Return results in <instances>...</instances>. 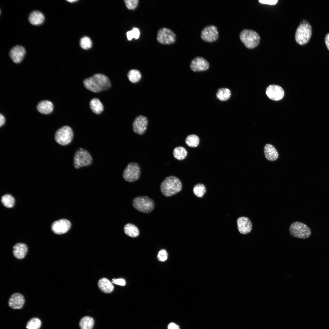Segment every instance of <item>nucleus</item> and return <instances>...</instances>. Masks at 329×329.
Masks as SVG:
<instances>
[{"instance_id":"nucleus-1","label":"nucleus","mask_w":329,"mask_h":329,"mask_svg":"<svg viewBox=\"0 0 329 329\" xmlns=\"http://www.w3.org/2000/svg\"><path fill=\"white\" fill-rule=\"evenodd\" d=\"M83 84L87 89L94 93L106 90L111 86L109 78L105 75L97 73L85 79Z\"/></svg>"},{"instance_id":"nucleus-2","label":"nucleus","mask_w":329,"mask_h":329,"mask_svg":"<svg viewBox=\"0 0 329 329\" xmlns=\"http://www.w3.org/2000/svg\"><path fill=\"white\" fill-rule=\"evenodd\" d=\"M182 183L177 177L174 176L166 177L160 185V190L166 196H170L176 194L181 190Z\"/></svg>"},{"instance_id":"nucleus-3","label":"nucleus","mask_w":329,"mask_h":329,"mask_svg":"<svg viewBox=\"0 0 329 329\" xmlns=\"http://www.w3.org/2000/svg\"><path fill=\"white\" fill-rule=\"evenodd\" d=\"M312 34L311 26L305 20H303L297 28L295 33L296 42L300 45H303L309 41Z\"/></svg>"},{"instance_id":"nucleus-4","label":"nucleus","mask_w":329,"mask_h":329,"mask_svg":"<svg viewBox=\"0 0 329 329\" xmlns=\"http://www.w3.org/2000/svg\"><path fill=\"white\" fill-rule=\"evenodd\" d=\"M239 37L242 42L249 49H252L257 46L260 40L258 34L250 29L243 30L240 34Z\"/></svg>"},{"instance_id":"nucleus-5","label":"nucleus","mask_w":329,"mask_h":329,"mask_svg":"<svg viewBox=\"0 0 329 329\" xmlns=\"http://www.w3.org/2000/svg\"><path fill=\"white\" fill-rule=\"evenodd\" d=\"M133 207L137 210L144 213L151 212L154 207V203L151 198L147 196L135 197L132 202Z\"/></svg>"},{"instance_id":"nucleus-6","label":"nucleus","mask_w":329,"mask_h":329,"mask_svg":"<svg viewBox=\"0 0 329 329\" xmlns=\"http://www.w3.org/2000/svg\"><path fill=\"white\" fill-rule=\"evenodd\" d=\"M92 156L86 149L80 148L75 152L73 157V165L75 168L88 166L92 163Z\"/></svg>"},{"instance_id":"nucleus-7","label":"nucleus","mask_w":329,"mask_h":329,"mask_svg":"<svg viewBox=\"0 0 329 329\" xmlns=\"http://www.w3.org/2000/svg\"><path fill=\"white\" fill-rule=\"evenodd\" d=\"M289 229L291 235L295 238L305 239L310 237L311 234L310 228L306 225L299 221L292 223Z\"/></svg>"},{"instance_id":"nucleus-8","label":"nucleus","mask_w":329,"mask_h":329,"mask_svg":"<svg viewBox=\"0 0 329 329\" xmlns=\"http://www.w3.org/2000/svg\"><path fill=\"white\" fill-rule=\"evenodd\" d=\"M73 135L72 128L68 126H65L57 131L55 135V139L59 144L65 146L71 142Z\"/></svg>"},{"instance_id":"nucleus-9","label":"nucleus","mask_w":329,"mask_h":329,"mask_svg":"<svg viewBox=\"0 0 329 329\" xmlns=\"http://www.w3.org/2000/svg\"><path fill=\"white\" fill-rule=\"evenodd\" d=\"M141 173V168L138 164L135 162L129 163L124 170L122 176L126 181L133 182L137 180Z\"/></svg>"},{"instance_id":"nucleus-10","label":"nucleus","mask_w":329,"mask_h":329,"mask_svg":"<svg viewBox=\"0 0 329 329\" xmlns=\"http://www.w3.org/2000/svg\"><path fill=\"white\" fill-rule=\"evenodd\" d=\"M157 39L158 42L161 44H173L175 41L176 36L170 29L164 27L158 31Z\"/></svg>"},{"instance_id":"nucleus-11","label":"nucleus","mask_w":329,"mask_h":329,"mask_svg":"<svg viewBox=\"0 0 329 329\" xmlns=\"http://www.w3.org/2000/svg\"><path fill=\"white\" fill-rule=\"evenodd\" d=\"M201 37L204 41L212 42L216 41L219 37L217 27L214 25H210L205 27L202 30Z\"/></svg>"},{"instance_id":"nucleus-12","label":"nucleus","mask_w":329,"mask_h":329,"mask_svg":"<svg viewBox=\"0 0 329 329\" xmlns=\"http://www.w3.org/2000/svg\"><path fill=\"white\" fill-rule=\"evenodd\" d=\"M148 120L145 116L139 115L134 119L132 124L133 131L136 133L142 135L147 130Z\"/></svg>"},{"instance_id":"nucleus-13","label":"nucleus","mask_w":329,"mask_h":329,"mask_svg":"<svg viewBox=\"0 0 329 329\" xmlns=\"http://www.w3.org/2000/svg\"><path fill=\"white\" fill-rule=\"evenodd\" d=\"M71 226L70 222L65 219H61L54 222L51 229L55 234H62L67 232Z\"/></svg>"},{"instance_id":"nucleus-14","label":"nucleus","mask_w":329,"mask_h":329,"mask_svg":"<svg viewBox=\"0 0 329 329\" xmlns=\"http://www.w3.org/2000/svg\"><path fill=\"white\" fill-rule=\"evenodd\" d=\"M190 65L191 69L194 72L206 71L209 67L208 62L204 58L200 56L196 57L193 59Z\"/></svg>"},{"instance_id":"nucleus-15","label":"nucleus","mask_w":329,"mask_h":329,"mask_svg":"<svg viewBox=\"0 0 329 329\" xmlns=\"http://www.w3.org/2000/svg\"><path fill=\"white\" fill-rule=\"evenodd\" d=\"M266 93L269 98L274 101L281 100L284 95V92L282 88L275 85L269 86L266 90Z\"/></svg>"},{"instance_id":"nucleus-16","label":"nucleus","mask_w":329,"mask_h":329,"mask_svg":"<svg viewBox=\"0 0 329 329\" xmlns=\"http://www.w3.org/2000/svg\"><path fill=\"white\" fill-rule=\"evenodd\" d=\"M238 229L240 233L246 234L249 233L252 229V224L250 219L246 217L239 218L237 220Z\"/></svg>"},{"instance_id":"nucleus-17","label":"nucleus","mask_w":329,"mask_h":329,"mask_svg":"<svg viewBox=\"0 0 329 329\" xmlns=\"http://www.w3.org/2000/svg\"><path fill=\"white\" fill-rule=\"evenodd\" d=\"M25 54V48L22 46L17 45L10 50L9 55L14 63H19L22 61Z\"/></svg>"},{"instance_id":"nucleus-18","label":"nucleus","mask_w":329,"mask_h":329,"mask_svg":"<svg viewBox=\"0 0 329 329\" xmlns=\"http://www.w3.org/2000/svg\"><path fill=\"white\" fill-rule=\"evenodd\" d=\"M25 302L24 297L19 293L12 294L10 297L8 301L9 306L13 309H21Z\"/></svg>"},{"instance_id":"nucleus-19","label":"nucleus","mask_w":329,"mask_h":329,"mask_svg":"<svg viewBox=\"0 0 329 329\" xmlns=\"http://www.w3.org/2000/svg\"><path fill=\"white\" fill-rule=\"evenodd\" d=\"M27 251V246L23 243H17L13 246V254L16 258L18 259H21L24 258Z\"/></svg>"},{"instance_id":"nucleus-20","label":"nucleus","mask_w":329,"mask_h":329,"mask_svg":"<svg viewBox=\"0 0 329 329\" xmlns=\"http://www.w3.org/2000/svg\"><path fill=\"white\" fill-rule=\"evenodd\" d=\"M28 19L32 24L37 26L41 24L44 22L45 18L44 14L38 11H34L30 13Z\"/></svg>"},{"instance_id":"nucleus-21","label":"nucleus","mask_w":329,"mask_h":329,"mask_svg":"<svg viewBox=\"0 0 329 329\" xmlns=\"http://www.w3.org/2000/svg\"><path fill=\"white\" fill-rule=\"evenodd\" d=\"M264 152L265 157L270 161L276 160L278 157V154L275 148L269 144H266L264 147Z\"/></svg>"},{"instance_id":"nucleus-22","label":"nucleus","mask_w":329,"mask_h":329,"mask_svg":"<svg viewBox=\"0 0 329 329\" xmlns=\"http://www.w3.org/2000/svg\"><path fill=\"white\" fill-rule=\"evenodd\" d=\"M37 110L41 113L48 114L51 113L53 110V105L52 103L48 100L41 101L37 106Z\"/></svg>"},{"instance_id":"nucleus-23","label":"nucleus","mask_w":329,"mask_h":329,"mask_svg":"<svg viewBox=\"0 0 329 329\" xmlns=\"http://www.w3.org/2000/svg\"><path fill=\"white\" fill-rule=\"evenodd\" d=\"M98 286L102 292L106 293L112 292L114 289V287L111 282L107 278H104L99 280Z\"/></svg>"},{"instance_id":"nucleus-24","label":"nucleus","mask_w":329,"mask_h":329,"mask_svg":"<svg viewBox=\"0 0 329 329\" xmlns=\"http://www.w3.org/2000/svg\"><path fill=\"white\" fill-rule=\"evenodd\" d=\"M124 230L127 235L131 237H136L139 235V230L138 228L131 223L126 224L124 227Z\"/></svg>"},{"instance_id":"nucleus-25","label":"nucleus","mask_w":329,"mask_h":329,"mask_svg":"<svg viewBox=\"0 0 329 329\" xmlns=\"http://www.w3.org/2000/svg\"><path fill=\"white\" fill-rule=\"evenodd\" d=\"M90 108L96 114L101 113L103 111L104 107L102 104L97 98H94L91 100L90 103Z\"/></svg>"},{"instance_id":"nucleus-26","label":"nucleus","mask_w":329,"mask_h":329,"mask_svg":"<svg viewBox=\"0 0 329 329\" xmlns=\"http://www.w3.org/2000/svg\"><path fill=\"white\" fill-rule=\"evenodd\" d=\"M231 95L230 90L226 88H221L218 89L216 94L217 98L220 101H225L229 99Z\"/></svg>"},{"instance_id":"nucleus-27","label":"nucleus","mask_w":329,"mask_h":329,"mask_svg":"<svg viewBox=\"0 0 329 329\" xmlns=\"http://www.w3.org/2000/svg\"><path fill=\"white\" fill-rule=\"evenodd\" d=\"M94 324V320L91 317L85 316L80 320L79 326L81 329H92Z\"/></svg>"},{"instance_id":"nucleus-28","label":"nucleus","mask_w":329,"mask_h":329,"mask_svg":"<svg viewBox=\"0 0 329 329\" xmlns=\"http://www.w3.org/2000/svg\"><path fill=\"white\" fill-rule=\"evenodd\" d=\"M127 76L129 80L133 83L139 82L142 78L140 72L138 70L135 69L130 70L127 73Z\"/></svg>"},{"instance_id":"nucleus-29","label":"nucleus","mask_w":329,"mask_h":329,"mask_svg":"<svg viewBox=\"0 0 329 329\" xmlns=\"http://www.w3.org/2000/svg\"><path fill=\"white\" fill-rule=\"evenodd\" d=\"M174 157L178 160H183L187 156L188 152L186 149L182 146L175 147L173 150Z\"/></svg>"},{"instance_id":"nucleus-30","label":"nucleus","mask_w":329,"mask_h":329,"mask_svg":"<svg viewBox=\"0 0 329 329\" xmlns=\"http://www.w3.org/2000/svg\"><path fill=\"white\" fill-rule=\"evenodd\" d=\"M200 139L198 136L195 134L188 135L185 139L186 144L189 147H197L199 144Z\"/></svg>"},{"instance_id":"nucleus-31","label":"nucleus","mask_w":329,"mask_h":329,"mask_svg":"<svg viewBox=\"0 0 329 329\" xmlns=\"http://www.w3.org/2000/svg\"><path fill=\"white\" fill-rule=\"evenodd\" d=\"M2 204L8 208L12 207L14 204L15 200L13 197L11 195L6 194L3 196L1 200Z\"/></svg>"},{"instance_id":"nucleus-32","label":"nucleus","mask_w":329,"mask_h":329,"mask_svg":"<svg viewBox=\"0 0 329 329\" xmlns=\"http://www.w3.org/2000/svg\"><path fill=\"white\" fill-rule=\"evenodd\" d=\"M193 191L196 196L200 198L203 197L206 192V189L203 184L198 183L193 187Z\"/></svg>"},{"instance_id":"nucleus-33","label":"nucleus","mask_w":329,"mask_h":329,"mask_svg":"<svg viewBox=\"0 0 329 329\" xmlns=\"http://www.w3.org/2000/svg\"><path fill=\"white\" fill-rule=\"evenodd\" d=\"M41 320L37 318H33L27 322L26 327L27 329H39L41 325Z\"/></svg>"},{"instance_id":"nucleus-34","label":"nucleus","mask_w":329,"mask_h":329,"mask_svg":"<svg viewBox=\"0 0 329 329\" xmlns=\"http://www.w3.org/2000/svg\"><path fill=\"white\" fill-rule=\"evenodd\" d=\"M140 34L139 30L135 27L133 28L132 30L128 31L126 33L127 38L129 41L131 40L133 38L138 39L140 37Z\"/></svg>"},{"instance_id":"nucleus-35","label":"nucleus","mask_w":329,"mask_h":329,"mask_svg":"<svg viewBox=\"0 0 329 329\" xmlns=\"http://www.w3.org/2000/svg\"><path fill=\"white\" fill-rule=\"evenodd\" d=\"M80 44L81 47L85 49H88L92 46V42L91 39L89 37L86 36L84 37L81 39Z\"/></svg>"},{"instance_id":"nucleus-36","label":"nucleus","mask_w":329,"mask_h":329,"mask_svg":"<svg viewBox=\"0 0 329 329\" xmlns=\"http://www.w3.org/2000/svg\"><path fill=\"white\" fill-rule=\"evenodd\" d=\"M124 2L126 7L129 10L135 9L139 3L138 0H126Z\"/></svg>"},{"instance_id":"nucleus-37","label":"nucleus","mask_w":329,"mask_h":329,"mask_svg":"<svg viewBox=\"0 0 329 329\" xmlns=\"http://www.w3.org/2000/svg\"><path fill=\"white\" fill-rule=\"evenodd\" d=\"M168 256V253L166 250L162 249L159 252L157 256V258L159 261H164L167 260Z\"/></svg>"},{"instance_id":"nucleus-38","label":"nucleus","mask_w":329,"mask_h":329,"mask_svg":"<svg viewBox=\"0 0 329 329\" xmlns=\"http://www.w3.org/2000/svg\"><path fill=\"white\" fill-rule=\"evenodd\" d=\"M112 282L113 284L121 286H124L126 284L125 280L122 278L118 279L113 278L112 280Z\"/></svg>"},{"instance_id":"nucleus-39","label":"nucleus","mask_w":329,"mask_h":329,"mask_svg":"<svg viewBox=\"0 0 329 329\" xmlns=\"http://www.w3.org/2000/svg\"><path fill=\"white\" fill-rule=\"evenodd\" d=\"M259 2L261 4H267L270 5H274L276 4L278 0H259Z\"/></svg>"},{"instance_id":"nucleus-40","label":"nucleus","mask_w":329,"mask_h":329,"mask_svg":"<svg viewBox=\"0 0 329 329\" xmlns=\"http://www.w3.org/2000/svg\"><path fill=\"white\" fill-rule=\"evenodd\" d=\"M168 329H180L179 326L175 323H170L168 326Z\"/></svg>"},{"instance_id":"nucleus-41","label":"nucleus","mask_w":329,"mask_h":329,"mask_svg":"<svg viewBox=\"0 0 329 329\" xmlns=\"http://www.w3.org/2000/svg\"><path fill=\"white\" fill-rule=\"evenodd\" d=\"M5 118L4 116L3 115H2L1 114L0 115V127H1L2 126H3L4 125V123H5Z\"/></svg>"},{"instance_id":"nucleus-42","label":"nucleus","mask_w":329,"mask_h":329,"mask_svg":"<svg viewBox=\"0 0 329 329\" xmlns=\"http://www.w3.org/2000/svg\"><path fill=\"white\" fill-rule=\"evenodd\" d=\"M325 42L326 45L329 50V33L326 35L325 38Z\"/></svg>"},{"instance_id":"nucleus-43","label":"nucleus","mask_w":329,"mask_h":329,"mask_svg":"<svg viewBox=\"0 0 329 329\" xmlns=\"http://www.w3.org/2000/svg\"><path fill=\"white\" fill-rule=\"evenodd\" d=\"M67 1L68 2H74L77 1V0H67Z\"/></svg>"}]
</instances>
